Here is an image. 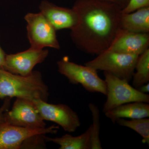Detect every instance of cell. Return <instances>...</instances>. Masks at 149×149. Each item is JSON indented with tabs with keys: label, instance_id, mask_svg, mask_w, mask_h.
I'll list each match as a JSON object with an SVG mask.
<instances>
[{
	"label": "cell",
	"instance_id": "30bf717a",
	"mask_svg": "<svg viewBox=\"0 0 149 149\" xmlns=\"http://www.w3.org/2000/svg\"><path fill=\"white\" fill-rule=\"evenodd\" d=\"M58 129V125L32 129L4 123L0 126V149H21L24 141L31 136L38 134H56Z\"/></svg>",
	"mask_w": 149,
	"mask_h": 149
},
{
	"label": "cell",
	"instance_id": "5bb4252c",
	"mask_svg": "<svg viewBox=\"0 0 149 149\" xmlns=\"http://www.w3.org/2000/svg\"><path fill=\"white\" fill-rule=\"evenodd\" d=\"M120 25V29L130 32L149 33V6L122 13Z\"/></svg>",
	"mask_w": 149,
	"mask_h": 149
},
{
	"label": "cell",
	"instance_id": "9c48e42d",
	"mask_svg": "<svg viewBox=\"0 0 149 149\" xmlns=\"http://www.w3.org/2000/svg\"><path fill=\"white\" fill-rule=\"evenodd\" d=\"M48 55L47 49L30 47L20 52L6 54L3 69L13 74L26 76L32 73L37 65L45 61Z\"/></svg>",
	"mask_w": 149,
	"mask_h": 149
},
{
	"label": "cell",
	"instance_id": "ffe728a7",
	"mask_svg": "<svg viewBox=\"0 0 149 149\" xmlns=\"http://www.w3.org/2000/svg\"><path fill=\"white\" fill-rule=\"evenodd\" d=\"M149 6V0H130L128 5L122 10V13L133 12L142 8Z\"/></svg>",
	"mask_w": 149,
	"mask_h": 149
},
{
	"label": "cell",
	"instance_id": "3957f363",
	"mask_svg": "<svg viewBox=\"0 0 149 149\" xmlns=\"http://www.w3.org/2000/svg\"><path fill=\"white\" fill-rule=\"evenodd\" d=\"M57 65L58 72L71 84H80L88 92L102 93L106 96L105 81L99 76L97 70L88 65L70 61L68 56L63 57Z\"/></svg>",
	"mask_w": 149,
	"mask_h": 149
},
{
	"label": "cell",
	"instance_id": "ba28073f",
	"mask_svg": "<svg viewBox=\"0 0 149 149\" xmlns=\"http://www.w3.org/2000/svg\"><path fill=\"white\" fill-rule=\"evenodd\" d=\"M34 102L44 120L56 123L66 132H75L81 125L77 113L67 105L50 104L41 100Z\"/></svg>",
	"mask_w": 149,
	"mask_h": 149
},
{
	"label": "cell",
	"instance_id": "e0dca14e",
	"mask_svg": "<svg viewBox=\"0 0 149 149\" xmlns=\"http://www.w3.org/2000/svg\"><path fill=\"white\" fill-rule=\"evenodd\" d=\"M120 126L130 128L142 137L143 143L149 144V119L148 118H136L126 120L124 118H119L116 120Z\"/></svg>",
	"mask_w": 149,
	"mask_h": 149
},
{
	"label": "cell",
	"instance_id": "2e32d148",
	"mask_svg": "<svg viewBox=\"0 0 149 149\" xmlns=\"http://www.w3.org/2000/svg\"><path fill=\"white\" fill-rule=\"evenodd\" d=\"M132 85L138 88L149 82V48L139 56L132 77Z\"/></svg>",
	"mask_w": 149,
	"mask_h": 149
},
{
	"label": "cell",
	"instance_id": "7c38bea8",
	"mask_svg": "<svg viewBox=\"0 0 149 149\" xmlns=\"http://www.w3.org/2000/svg\"><path fill=\"white\" fill-rule=\"evenodd\" d=\"M40 12L56 31L73 29L78 22V15L73 8L63 7L44 0L39 6Z\"/></svg>",
	"mask_w": 149,
	"mask_h": 149
},
{
	"label": "cell",
	"instance_id": "603a6c76",
	"mask_svg": "<svg viewBox=\"0 0 149 149\" xmlns=\"http://www.w3.org/2000/svg\"><path fill=\"white\" fill-rule=\"evenodd\" d=\"M6 54L0 46V70L3 68L5 63Z\"/></svg>",
	"mask_w": 149,
	"mask_h": 149
},
{
	"label": "cell",
	"instance_id": "6da1fadb",
	"mask_svg": "<svg viewBox=\"0 0 149 149\" xmlns=\"http://www.w3.org/2000/svg\"><path fill=\"white\" fill-rule=\"evenodd\" d=\"M72 8L78 19L70 36L76 47L92 55L108 49L120 29L122 9L101 0H76Z\"/></svg>",
	"mask_w": 149,
	"mask_h": 149
},
{
	"label": "cell",
	"instance_id": "9a60e30c",
	"mask_svg": "<svg viewBox=\"0 0 149 149\" xmlns=\"http://www.w3.org/2000/svg\"><path fill=\"white\" fill-rule=\"evenodd\" d=\"M91 126L84 133L77 136L66 134L60 137L52 138L46 136L47 142L59 146L60 149H91Z\"/></svg>",
	"mask_w": 149,
	"mask_h": 149
},
{
	"label": "cell",
	"instance_id": "44dd1931",
	"mask_svg": "<svg viewBox=\"0 0 149 149\" xmlns=\"http://www.w3.org/2000/svg\"><path fill=\"white\" fill-rule=\"evenodd\" d=\"M11 99L10 98H6L2 105L0 107V126L4 123L5 113L9 109L10 106Z\"/></svg>",
	"mask_w": 149,
	"mask_h": 149
},
{
	"label": "cell",
	"instance_id": "cb8c5ba5",
	"mask_svg": "<svg viewBox=\"0 0 149 149\" xmlns=\"http://www.w3.org/2000/svg\"><path fill=\"white\" fill-rule=\"evenodd\" d=\"M137 89L141 93H144V94H147L149 92V83L141 85L139 88H137Z\"/></svg>",
	"mask_w": 149,
	"mask_h": 149
},
{
	"label": "cell",
	"instance_id": "7402d4cb",
	"mask_svg": "<svg viewBox=\"0 0 149 149\" xmlns=\"http://www.w3.org/2000/svg\"><path fill=\"white\" fill-rule=\"evenodd\" d=\"M103 1L111 3L117 6L121 9L125 8L130 1V0H101Z\"/></svg>",
	"mask_w": 149,
	"mask_h": 149
},
{
	"label": "cell",
	"instance_id": "8fae6325",
	"mask_svg": "<svg viewBox=\"0 0 149 149\" xmlns=\"http://www.w3.org/2000/svg\"><path fill=\"white\" fill-rule=\"evenodd\" d=\"M149 46V33L120 29L109 49L120 53L140 55Z\"/></svg>",
	"mask_w": 149,
	"mask_h": 149
},
{
	"label": "cell",
	"instance_id": "4fadbf2b",
	"mask_svg": "<svg viewBox=\"0 0 149 149\" xmlns=\"http://www.w3.org/2000/svg\"><path fill=\"white\" fill-rule=\"evenodd\" d=\"M104 113L113 123L119 118H148L149 104L143 102L128 103L118 106Z\"/></svg>",
	"mask_w": 149,
	"mask_h": 149
},
{
	"label": "cell",
	"instance_id": "d6986e66",
	"mask_svg": "<svg viewBox=\"0 0 149 149\" xmlns=\"http://www.w3.org/2000/svg\"><path fill=\"white\" fill-rule=\"evenodd\" d=\"M46 134H38L31 136L22 144L21 149L45 148H46Z\"/></svg>",
	"mask_w": 149,
	"mask_h": 149
},
{
	"label": "cell",
	"instance_id": "52a82bcc",
	"mask_svg": "<svg viewBox=\"0 0 149 149\" xmlns=\"http://www.w3.org/2000/svg\"><path fill=\"white\" fill-rule=\"evenodd\" d=\"M5 122L23 128L40 129L46 127L34 101L16 98L11 109L5 113Z\"/></svg>",
	"mask_w": 149,
	"mask_h": 149
},
{
	"label": "cell",
	"instance_id": "ac0fdd59",
	"mask_svg": "<svg viewBox=\"0 0 149 149\" xmlns=\"http://www.w3.org/2000/svg\"><path fill=\"white\" fill-rule=\"evenodd\" d=\"M88 106L93 118V123L91 125V149H102V148L100 138V110L98 107L92 103L89 104Z\"/></svg>",
	"mask_w": 149,
	"mask_h": 149
},
{
	"label": "cell",
	"instance_id": "7a4b0ae2",
	"mask_svg": "<svg viewBox=\"0 0 149 149\" xmlns=\"http://www.w3.org/2000/svg\"><path fill=\"white\" fill-rule=\"evenodd\" d=\"M49 88L41 72L33 70L26 76L0 70V99L15 97L47 102Z\"/></svg>",
	"mask_w": 149,
	"mask_h": 149
},
{
	"label": "cell",
	"instance_id": "8992f818",
	"mask_svg": "<svg viewBox=\"0 0 149 149\" xmlns=\"http://www.w3.org/2000/svg\"><path fill=\"white\" fill-rule=\"evenodd\" d=\"M27 22V38L30 47L44 49H60L56 30L41 13H29L24 17Z\"/></svg>",
	"mask_w": 149,
	"mask_h": 149
},
{
	"label": "cell",
	"instance_id": "277c9868",
	"mask_svg": "<svg viewBox=\"0 0 149 149\" xmlns=\"http://www.w3.org/2000/svg\"><path fill=\"white\" fill-rule=\"evenodd\" d=\"M139 55L120 53L108 49L104 51L85 65L97 70L111 73L129 82L132 80Z\"/></svg>",
	"mask_w": 149,
	"mask_h": 149
},
{
	"label": "cell",
	"instance_id": "5b68a950",
	"mask_svg": "<svg viewBox=\"0 0 149 149\" xmlns=\"http://www.w3.org/2000/svg\"><path fill=\"white\" fill-rule=\"evenodd\" d=\"M107 86V98L104 104V113L120 105L133 102L149 103V95L132 87L129 82L107 72H104Z\"/></svg>",
	"mask_w": 149,
	"mask_h": 149
}]
</instances>
